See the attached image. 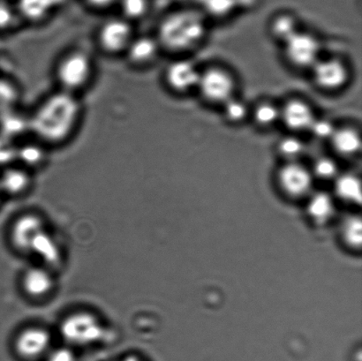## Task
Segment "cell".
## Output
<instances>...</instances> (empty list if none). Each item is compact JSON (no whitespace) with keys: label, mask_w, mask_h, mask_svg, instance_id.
Wrapping results in <instances>:
<instances>
[{"label":"cell","mask_w":362,"mask_h":361,"mask_svg":"<svg viewBox=\"0 0 362 361\" xmlns=\"http://www.w3.org/2000/svg\"><path fill=\"white\" fill-rule=\"evenodd\" d=\"M83 112L80 97L56 90L28 113L31 136L47 147L62 146L76 134Z\"/></svg>","instance_id":"1"},{"label":"cell","mask_w":362,"mask_h":361,"mask_svg":"<svg viewBox=\"0 0 362 361\" xmlns=\"http://www.w3.org/2000/svg\"><path fill=\"white\" fill-rule=\"evenodd\" d=\"M154 35L163 52L180 54L198 47L207 37L208 27L201 14L180 11L165 17Z\"/></svg>","instance_id":"2"},{"label":"cell","mask_w":362,"mask_h":361,"mask_svg":"<svg viewBox=\"0 0 362 361\" xmlns=\"http://www.w3.org/2000/svg\"><path fill=\"white\" fill-rule=\"evenodd\" d=\"M95 62L90 53L81 48L64 52L53 67L57 90L76 95L87 90L94 79Z\"/></svg>","instance_id":"3"},{"label":"cell","mask_w":362,"mask_h":361,"mask_svg":"<svg viewBox=\"0 0 362 361\" xmlns=\"http://www.w3.org/2000/svg\"><path fill=\"white\" fill-rule=\"evenodd\" d=\"M136 35L133 23L129 20L123 17L111 18L98 28L95 45L106 56L123 57Z\"/></svg>","instance_id":"4"},{"label":"cell","mask_w":362,"mask_h":361,"mask_svg":"<svg viewBox=\"0 0 362 361\" xmlns=\"http://www.w3.org/2000/svg\"><path fill=\"white\" fill-rule=\"evenodd\" d=\"M235 77L223 67L215 66L201 71L197 90L205 102L220 105L235 97Z\"/></svg>","instance_id":"5"},{"label":"cell","mask_w":362,"mask_h":361,"mask_svg":"<svg viewBox=\"0 0 362 361\" xmlns=\"http://www.w3.org/2000/svg\"><path fill=\"white\" fill-rule=\"evenodd\" d=\"M62 337L73 345L94 344L104 337L105 329L98 317L90 313L71 314L60 326Z\"/></svg>","instance_id":"6"},{"label":"cell","mask_w":362,"mask_h":361,"mask_svg":"<svg viewBox=\"0 0 362 361\" xmlns=\"http://www.w3.org/2000/svg\"><path fill=\"white\" fill-rule=\"evenodd\" d=\"M276 182L286 196L300 199L310 196L313 190L315 178L303 162H284L276 172Z\"/></svg>","instance_id":"7"},{"label":"cell","mask_w":362,"mask_h":361,"mask_svg":"<svg viewBox=\"0 0 362 361\" xmlns=\"http://www.w3.org/2000/svg\"><path fill=\"white\" fill-rule=\"evenodd\" d=\"M283 45L287 61L296 69H311L320 59L321 42L310 32L300 30Z\"/></svg>","instance_id":"8"},{"label":"cell","mask_w":362,"mask_h":361,"mask_svg":"<svg viewBox=\"0 0 362 361\" xmlns=\"http://www.w3.org/2000/svg\"><path fill=\"white\" fill-rule=\"evenodd\" d=\"M201 71L192 60L180 58L169 62L163 71V81L173 93L185 95L197 90Z\"/></svg>","instance_id":"9"},{"label":"cell","mask_w":362,"mask_h":361,"mask_svg":"<svg viewBox=\"0 0 362 361\" xmlns=\"http://www.w3.org/2000/svg\"><path fill=\"white\" fill-rule=\"evenodd\" d=\"M315 86L326 92H338L346 86L350 70L339 58L320 59L311 67Z\"/></svg>","instance_id":"10"},{"label":"cell","mask_w":362,"mask_h":361,"mask_svg":"<svg viewBox=\"0 0 362 361\" xmlns=\"http://www.w3.org/2000/svg\"><path fill=\"white\" fill-rule=\"evenodd\" d=\"M162 52L154 34H136L123 57L130 66L146 69L157 61Z\"/></svg>","instance_id":"11"},{"label":"cell","mask_w":362,"mask_h":361,"mask_svg":"<svg viewBox=\"0 0 362 361\" xmlns=\"http://www.w3.org/2000/svg\"><path fill=\"white\" fill-rule=\"evenodd\" d=\"M315 119L313 107L303 99H290L280 107V122L291 134L308 132Z\"/></svg>","instance_id":"12"},{"label":"cell","mask_w":362,"mask_h":361,"mask_svg":"<svg viewBox=\"0 0 362 361\" xmlns=\"http://www.w3.org/2000/svg\"><path fill=\"white\" fill-rule=\"evenodd\" d=\"M49 147L37 139L17 143L16 164L33 172L49 161Z\"/></svg>","instance_id":"13"},{"label":"cell","mask_w":362,"mask_h":361,"mask_svg":"<svg viewBox=\"0 0 362 361\" xmlns=\"http://www.w3.org/2000/svg\"><path fill=\"white\" fill-rule=\"evenodd\" d=\"M51 336L42 328H28L18 336L16 348L19 355L27 359L40 356L48 349Z\"/></svg>","instance_id":"14"},{"label":"cell","mask_w":362,"mask_h":361,"mask_svg":"<svg viewBox=\"0 0 362 361\" xmlns=\"http://www.w3.org/2000/svg\"><path fill=\"white\" fill-rule=\"evenodd\" d=\"M44 230L40 218L35 215H25L14 223L11 238L18 249L30 251L32 242Z\"/></svg>","instance_id":"15"},{"label":"cell","mask_w":362,"mask_h":361,"mask_svg":"<svg viewBox=\"0 0 362 361\" xmlns=\"http://www.w3.org/2000/svg\"><path fill=\"white\" fill-rule=\"evenodd\" d=\"M32 185V172L13 164L0 170V190L2 194L20 196L30 189Z\"/></svg>","instance_id":"16"},{"label":"cell","mask_w":362,"mask_h":361,"mask_svg":"<svg viewBox=\"0 0 362 361\" xmlns=\"http://www.w3.org/2000/svg\"><path fill=\"white\" fill-rule=\"evenodd\" d=\"M329 141L333 151L340 157L354 158L361 150L360 131L354 126L337 127Z\"/></svg>","instance_id":"17"},{"label":"cell","mask_w":362,"mask_h":361,"mask_svg":"<svg viewBox=\"0 0 362 361\" xmlns=\"http://www.w3.org/2000/svg\"><path fill=\"white\" fill-rule=\"evenodd\" d=\"M30 134L28 113L21 112L19 109L11 110L0 114V134L19 143L21 138Z\"/></svg>","instance_id":"18"},{"label":"cell","mask_w":362,"mask_h":361,"mask_svg":"<svg viewBox=\"0 0 362 361\" xmlns=\"http://www.w3.org/2000/svg\"><path fill=\"white\" fill-rule=\"evenodd\" d=\"M307 211L312 220L317 224H326L331 221L335 215L334 198L324 191L311 193L308 196Z\"/></svg>","instance_id":"19"},{"label":"cell","mask_w":362,"mask_h":361,"mask_svg":"<svg viewBox=\"0 0 362 361\" xmlns=\"http://www.w3.org/2000/svg\"><path fill=\"white\" fill-rule=\"evenodd\" d=\"M54 285L52 276L44 268H32L25 273L23 288L32 297L45 296Z\"/></svg>","instance_id":"20"},{"label":"cell","mask_w":362,"mask_h":361,"mask_svg":"<svg viewBox=\"0 0 362 361\" xmlns=\"http://www.w3.org/2000/svg\"><path fill=\"white\" fill-rule=\"evenodd\" d=\"M334 194L346 203L360 205L361 203V182L359 177L354 173H340L333 180Z\"/></svg>","instance_id":"21"},{"label":"cell","mask_w":362,"mask_h":361,"mask_svg":"<svg viewBox=\"0 0 362 361\" xmlns=\"http://www.w3.org/2000/svg\"><path fill=\"white\" fill-rule=\"evenodd\" d=\"M30 252H33L35 256L41 258L46 264L55 265L60 261V249L58 243L52 238L51 235L44 230L39 233L32 242Z\"/></svg>","instance_id":"22"},{"label":"cell","mask_w":362,"mask_h":361,"mask_svg":"<svg viewBox=\"0 0 362 361\" xmlns=\"http://www.w3.org/2000/svg\"><path fill=\"white\" fill-rule=\"evenodd\" d=\"M276 152L284 162H299L306 154V143L296 134H287L276 143Z\"/></svg>","instance_id":"23"},{"label":"cell","mask_w":362,"mask_h":361,"mask_svg":"<svg viewBox=\"0 0 362 361\" xmlns=\"http://www.w3.org/2000/svg\"><path fill=\"white\" fill-rule=\"evenodd\" d=\"M300 30L299 21L291 13L279 14L272 20L269 26L272 37L281 44H285Z\"/></svg>","instance_id":"24"},{"label":"cell","mask_w":362,"mask_h":361,"mask_svg":"<svg viewBox=\"0 0 362 361\" xmlns=\"http://www.w3.org/2000/svg\"><path fill=\"white\" fill-rule=\"evenodd\" d=\"M62 0H20L21 16L31 23H38L51 12L53 7L58 6Z\"/></svg>","instance_id":"25"},{"label":"cell","mask_w":362,"mask_h":361,"mask_svg":"<svg viewBox=\"0 0 362 361\" xmlns=\"http://www.w3.org/2000/svg\"><path fill=\"white\" fill-rule=\"evenodd\" d=\"M250 114L255 125L261 129H272L280 122V107L272 102H259Z\"/></svg>","instance_id":"26"},{"label":"cell","mask_w":362,"mask_h":361,"mask_svg":"<svg viewBox=\"0 0 362 361\" xmlns=\"http://www.w3.org/2000/svg\"><path fill=\"white\" fill-rule=\"evenodd\" d=\"M21 97L20 85L8 77L0 76V114L18 108Z\"/></svg>","instance_id":"27"},{"label":"cell","mask_w":362,"mask_h":361,"mask_svg":"<svg viewBox=\"0 0 362 361\" xmlns=\"http://www.w3.org/2000/svg\"><path fill=\"white\" fill-rule=\"evenodd\" d=\"M340 235L344 242L354 249H360L362 242V223L360 215H350L343 219Z\"/></svg>","instance_id":"28"},{"label":"cell","mask_w":362,"mask_h":361,"mask_svg":"<svg viewBox=\"0 0 362 361\" xmlns=\"http://www.w3.org/2000/svg\"><path fill=\"white\" fill-rule=\"evenodd\" d=\"M223 119L230 124L238 125L245 122L250 115V106L237 97H233L221 105Z\"/></svg>","instance_id":"29"},{"label":"cell","mask_w":362,"mask_h":361,"mask_svg":"<svg viewBox=\"0 0 362 361\" xmlns=\"http://www.w3.org/2000/svg\"><path fill=\"white\" fill-rule=\"evenodd\" d=\"M310 171L315 179L329 182L340 174L339 166L334 158L329 155H320L315 159Z\"/></svg>","instance_id":"30"},{"label":"cell","mask_w":362,"mask_h":361,"mask_svg":"<svg viewBox=\"0 0 362 361\" xmlns=\"http://www.w3.org/2000/svg\"><path fill=\"white\" fill-rule=\"evenodd\" d=\"M148 9V0H122L123 18L130 23L146 16Z\"/></svg>","instance_id":"31"},{"label":"cell","mask_w":362,"mask_h":361,"mask_svg":"<svg viewBox=\"0 0 362 361\" xmlns=\"http://www.w3.org/2000/svg\"><path fill=\"white\" fill-rule=\"evenodd\" d=\"M337 127L331 120L328 119H315L308 133L318 141H329L334 134Z\"/></svg>","instance_id":"32"},{"label":"cell","mask_w":362,"mask_h":361,"mask_svg":"<svg viewBox=\"0 0 362 361\" xmlns=\"http://www.w3.org/2000/svg\"><path fill=\"white\" fill-rule=\"evenodd\" d=\"M17 143L0 134V170L16 164Z\"/></svg>","instance_id":"33"},{"label":"cell","mask_w":362,"mask_h":361,"mask_svg":"<svg viewBox=\"0 0 362 361\" xmlns=\"http://www.w3.org/2000/svg\"><path fill=\"white\" fill-rule=\"evenodd\" d=\"M17 24L16 12L6 3L0 2V34L8 33Z\"/></svg>","instance_id":"34"},{"label":"cell","mask_w":362,"mask_h":361,"mask_svg":"<svg viewBox=\"0 0 362 361\" xmlns=\"http://www.w3.org/2000/svg\"><path fill=\"white\" fill-rule=\"evenodd\" d=\"M48 361H76V355L69 348H59L49 355Z\"/></svg>","instance_id":"35"},{"label":"cell","mask_w":362,"mask_h":361,"mask_svg":"<svg viewBox=\"0 0 362 361\" xmlns=\"http://www.w3.org/2000/svg\"><path fill=\"white\" fill-rule=\"evenodd\" d=\"M88 5L94 8L105 9L107 8L115 3V0H86Z\"/></svg>","instance_id":"36"},{"label":"cell","mask_w":362,"mask_h":361,"mask_svg":"<svg viewBox=\"0 0 362 361\" xmlns=\"http://www.w3.org/2000/svg\"><path fill=\"white\" fill-rule=\"evenodd\" d=\"M122 361H144V360L140 359L139 357L131 355V356L127 357V358L124 359Z\"/></svg>","instance_id":"37"},{"label":"cell","mask_w":362,"mask_h":361,"mask_svg":"<svg viewBox=\"0 0 362 361\" xmlns=\"http://www.w3.org/2000/svg\"><path fill=\"white\" fill-rule=\"evenodd\" d=\"M1 194H2V192H1V190H0V198H1Z\"/></svg>","instance_id":"38"}]
</instances>
